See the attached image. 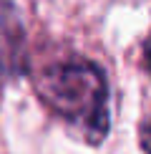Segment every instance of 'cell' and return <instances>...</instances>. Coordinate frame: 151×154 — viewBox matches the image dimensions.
Masks as SVG:
<instances>
[{
	"mask_svg": "<svg viewBox=\"0 0 151 154\" xmlns=\"http://www.w3.org/2000/svg\"><path fill=\"white\" fill-rule=\"evenodd\" d=\"M35 91L86 142L98 144L108 134V88L98 66L78 58L53 63L35 76Z\"/></svg>",
	"mask_w": 151,
	"mask_h": 154,
	"instance_id": "6da1fadb",
	"label": "cell"
},
{
	"mask_svg": "<svg viewBox=\"0 0 151 154\" xmlns=\"http://www.w3.org/2000/svg\"><path fill=\"white\" fill-rule=\"evenodd\" d=\"M28 68V41L15 5L0 0V86Z\"/></svg>",
	"mask_w": 151,
	"mask_h": 154,
	"instance_id": "7a4b0ae2",
	"label": "cell"
},
{
	"mask_svg": "<svg viewBox=\"0 0 151 154\" xmlns=\"http://www.w3.org/2000/svg\"><path fill=\"white\" fill-rule=\"evenodd\" d=\"M141 144H144V152L151 154V114H149V119L144 121V129H141Z\"/></svg>",
	"mask_w": 151,
	"mask_h": 154,
	"instance_id": "3957f363",
	"label": "cell"
},
{
	"mask_svg": "<svg viewBox=\"0 0 151 154\" xmlns=\"http://www.w3.org/2000/svg\"><path fill=\"white\" fill-rule=\"evenodd\" d=\"M144 61H146V68H149V73H151V46L146 48V56H144Z\"/></svg>",
	"mask_w": 151,
	"mask_h": 154,
	"instance_id": "277c9868",
	"label": "cell"
}]
</instances>
